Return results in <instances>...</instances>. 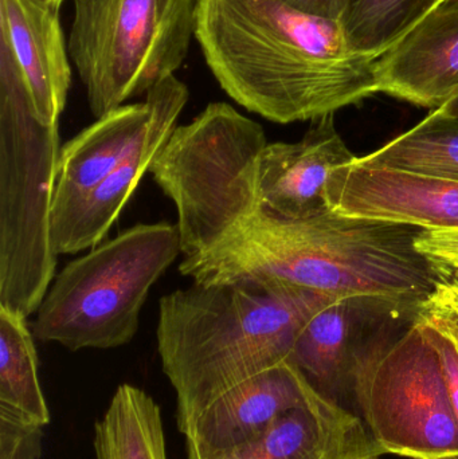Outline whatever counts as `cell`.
<instances>
[{
  "label": "cell",
  "instance_id": "1",
  "mask_svg": "<svg viewBox=\"0 0 458 459\" xmlns=\"http://www.w3.org/2000/svg\"><path fill=\"white\" fill-rule=\"evenodd\" d=\"M421 231L331 210L289 221L258 209L210 250L185 256L179 272L203 285L279 283L367 299L416 317L446 282L416 247Z\"/></svg>",
  "mask_w": 458,
  "mask_h": 459
},
{
  "label": "cell",
  "instance_id": "2",
  "mask_svg": "<svg viewBox=\"0 0 458 459\" xmlns=\"http://www.w3.org/2000/svg\"><path fill=\"white\" fill-rule=\"evenodd\" d=\"M195 39L222 91L277 124L314 121L378 93L376 59L338 22L281 0H198Z\"/></svg>",
  "mask_w": 458,
  "mask_h": 459
},
{
  "label": "cell",
  "instance_id": "3",
  "mask_svg": "<svg viewBox=\"0 0 458 459\" xmlns=\"http://www.w3.org/2000/svg\"><path fill=\"white\" fill-rule=\"evenodd\" d=\"M336 299L279 283L198 282L161 297L156 340L180 433L226 391L290 360L301 328Z\"/></svg>",
  "mask_w": 458,
  "mask_h": 459
},
{
  "label": "cell",
  "instance_id": "4",
  "mask_svg": "<svg viewBox=\"0 0 458 459\" xmlns=\"http://www.w3.org/2000/svg\"><path fill=\"white\" fill-rule=\"evenodd\" d=\"M58 124L32 109L21 72L0 42V307L37 313L56 278L53 206Z\"/></svg>",
  "mask_w": 458,
  "mask_h": 459
},
{
  "label": "cell",
  "instance_id": "5",
  "mask_svg": "<svg viewBox=\"0 0 458 459\" xmlns=\"http://www.w3.org/2000/svg\"><path fill=\"white\" fill-rule=\"evenodd\" d=\"M179 254V230L169 222L139 223L104 240L56 275L32 334L73 352L128 344L151 289Z\"/></svg>",
  "mask_w": 458,
  "mask_h": 459
},
{
  "label": "cell",
  "instance_id": "6",
  "mask_svg": "<svg viewBox=\"0 0 458 459\" xmlns=\"http://www.w3.org/2000/svg\"><path fill=\"white\" fill-rule=\"evenodd\" d=\"M266 145L263 126L226 102L174 129L150 174L177 207L183 255L210 250L260 209L255 178Z\"/></svg>",
  "mask_w": 458,
  "mask_h": 459
},
{
  "label": "cell",
  "instance_id": "7",
  "mask_svg": "<svg viewBox=\"0 0 458 459\" xmlns=\"http://www.w3.org/2000/svg\"><path fill=\"white\" fill-rule=\"evenodd\" d=\"M198 0H73L67 48L96 118L182 67Z\"/></svg>",
  "mask_w": 458,
  "mask_h": 459
},
{
  "label": "cell",
  "instance_id": "8",
  "mask_svg": "<svg viewBox=\"0 0 458 459\" xmlns=\"http://www.w3.org/2000/svg\"><path fill=\"white\" fill-rule=\"evenodd\" d=\"M355 404L384 455L458 457V418L440 359L416 318L366 356Z\"/></svg>",
  "mask_w": 458,
  "mask_h": 459
},
{
  "label": "cell",
  "instance_id": "9",
  "mask_svg": "<svg viewBox=\"0 0 458 459\" xmlns=\"http://www.w3.org/2000/svg\"><path fill=\"white\" fill-rule=\"evenodd\" d=\"M152 105L150 123L124 160L82 198L53 212V242L58 254H75L104 242L136 191L150 172L190 99L185 82L171 75L145 94Z\"/></svg>",
  "mask_w": 458,
  "mask_h": 459
},
{
  "label": "cell",
  "instance_id": "10",
  "mask_svg": "<svg viewBox=\"0 0 458 459\" xmlns=\"http://www.w3.org/2000/svg\"><path fill=\"white\" fill-rule=\"evenodd\" d=\"M325 198L343 217L458 230V180L371 166L358 156L331 172Z\"/></svg>",
  "mask_w": 458,
  "mask_h": 459
},
{
  "label": "cell",
  "instance_id": "11",
  "mask_svg": "<svg viewBox=\"0 0 458 459\" xmlns=\"http://www.w3.org/2000/svg\"><path fill=\"white\" fill-rule=\"evenodd\" d=\"M317 395L292 361L272 367L226 391L196 415L182 431L187 459H225Z\"/></svg>",
  "mask_w": 458,
  "mask_h": 459
},
{
  "label": "cell",
  "instance_id": "12",
  "mask_svg": "<svg viewBox=\"0 0 458 459\" xmlns=\"http://www.w3.org/2000/svg\"><path fill=\"white\" fill-rule=\"evenodd\" d=\"M355 158L339 134L333 115L312 121L300 142L268 143L257 161L258 207L289 221L330 212L325 188L331 172Z\"/></svg>",
  "mask_w": 458,
  "mask_h": 459
},
{
  "label": "cell",
  "instance_id": "13",
  "mask_svg": "<svg viewBox=\"0 0 458 459\" xmlns=\"http://www.w3.org/2000/svg\"><path fill=\"white\" fill-rule=\"evenodd\" d=\"M378 93L429 109L458 94V0H444L376 59Z\"/></svg>",
  "mask_w": 458,
  "mask_h": 459
},
{
  "label": "cell",
  "instance_id": "14",
  "mask_svg": "<svg viewBox=\"0 0 458 459\" xmlns=\"http://www.w3.org/2000/svg\"><path fill=\"white\" fill-rule=\"evenodd\" d=\"M59 8L45 0H0V42L10 50L35 116L45 126L58 124L72 85Z\"/></svg>",
  "mask_w": 458,
  "mask_h": 459
},
{
  "label": "cell",
  "instance_id": "15",
  "mask_svg": "<svg viewBox=\"0 0 458 459\" xmlns=\"http://www.w3.org/2000/svg\"><path fill=\"white\" fill-rule=\"evenodd\" d=\"M376 310L394 312L367 299L341 297L315 313L296 339L290 361L316 393L339 406L355 403L360 364L382 326L367 332L363 320Z\"/></svg>",
  "mask_w": 458,
  "mask_h": 459
},
{
  "label": "cell",
  "instance_id": "16",
  "mask_svg": "<svg viewBox=\"0 0 458 459\" xmlns=\"http://www.w3.org/2000/svg\"><path fill=\"white\" fill-rule=\"evenodd\" d=\"M381 455L359 415L317 395L225 459H373Z\"/></svg>",
  "mask_w": 458,
  "mask_h": 459
},
{
  "label": "cell",
  "instance_id": "17",
  "mask_svg": "<svg viewBox=\"0 0 458 459\" xmlns=\"http://www.w3.org/2000/svg\"><path fill=\"white\" fill-rule=\"evenodd\" d=\"M152 116L144 101L125 104L65 143L59 151L53 212L82 198L97 187L128 155Z\"/></svg>",
  "mask_w": 458,
  "mask_h": 459
},
{
  "label": "cell",
  "instance_id": "18",
  "mask_svg": "<svg viewBox=\"0 0 458 459\" xmlns=\"http://www.w3.org/2000/svg\"><path fill=\"white\" fill-rule=\"evenodd\" d=\"M97 459H167L160 407L142 388L123 385L94 428Z\"/></svg>",
  "mask_w": 458,
  "mask_h": 459
},
{
  "label": "cell",
  "instance_id": "19",
  "mask_svg": "<svg viewBox=\"0 0 458 459\" xmlns=\"http://www.w3.org/2000/svg\"><path fill=\"white\" fill-rule=\"evenodd\" d=\"M359 159L371 166L458 180V118L435 110L419 126Z\"/></svg>",
  "mask_w": 458,
  "mask_h": 459
},
{
  "label": "cell",
  "instance_id": "20",
  "mask_svg": "<svg viewBox=\"0 0 458 459\" xmlns=\"http://www.w3.org/2000/svg\"><path fill=\"white\" fill-rule=\"evenodd\" d=\"M34 339L23 316L0 307V406L46 426L50 411L38 377Z\"/></svg>",
  "mask_w": 458,
  "mask_h": 459
},
{
  "label": "cell",
  "instance_id": "21",
  "mask_svg": "<svg viewBox=\"0 0 458 459\" xmlns=\"http://www.w3.org/2000/svg\"><path fill=\"white\" fill-rule=\"evenodd\" d=\"M443 0H343L338 23L355 53L379 58Z\"/></svg>",
  "mask_w": 458,
  "mask_h": 459
},
{
  "label": "cell",
  "instance_id": "22",
  "mask_svg": "<svg viewBox=\"0 0 458 459\" xmlns=\"http://www.w3.org/2000/svg\"><path fill=\"white\" fill-rule=\"evenodd\" d=\"M440 359L446 387L458 418V304L440 286L416 315Z\"/></svg>",
  "mask_w": 458,
  "mask_h": 459
},
{
  "label": "cell",
  "instance_id": "23",
  "mask_svg": "<svg viewBox=\"0 0 458 459\" xmlns=\"http://www.w3.org/2000/svg\"><path fill=\"white\" fill-rule=\"evenodd\" d=\"M45 425L0 406V459H39Z\"/></svg>",
  "mask_w": 458,
  "mask_h": 459
},
{
  "label": "cell",
  "instance_id": "24",
  "mask_svg": "<svg viewBox=\"0 0 458 459\" xmlns=\"http://www.w3.org/2000/svg\"><path fill=\"white\" fill-rule=\"evenodd\" d=\"M416 247L433 262L446 281L458 280V230H422Z\"/></svg>",
  "mask_w": 458,
  "mask_h": 459
},
{
  "label": "cell",
  "instance_id": "25",
  "mask_svg": "<svg viewBox=\"0 0 458 459\" xmlns=\"http://www.w3.org/2000/svg\"><path fill=\"white\" fill-rule=\"evenodd\" d=\"M290 7L309 13L338 22L343 10V0H281Z\"/></svg>",
  "mask_w": 458,
  "mask_h": 459
},
{
  "label": "cell",
  "instance_id": "26",
  "mask_svg": "<svg viewBox=\"0 0 458 459\" xmlns=\"http://www.w3.org/2000/svg\"><path fill=\"white\" fill-rule=\"evenodd\" d=\"M440 110L441 112L445 113V115L458 118V94H456L451 101L446 102L443 108H440Z\"/></svg>",
  "mask_w": 458,
  "mask_h": 459
},
{
  "label": "cell",
  "instance_id": "27",
  "mask_svg": "<svg viewBox=\"0 0 458 459\" xmlns=\"http://www.w3.org/2000/svg\"><path fill=\"white\" fill-rule=\"evenodd\" d=\"M45 2L54 3V4L62 5V3H64L65 0H45Z\"/></svg>",
  "mask_w": 458,
  "mask_h": 459
},
{
  "label": "cell",
  "instance_id": "28",
  "mask_svg": "<svg viewBox=\"0 0 458 459\" xmlns=\"http://www.w3.org/2000/svg\"><path fill=\"white\" fill-rule=\"evenodd\" d=\"M451 459H457V458H451Z\"/></svg>",
  "mask_w": 458,
  "mask_h": 459
},
{
  "label": "cell",
  "instance_id": "29",
  "mask_svg": "<svg viewBox=\"0 0 458 459\" xmlns=\"http://www.w3.org/2000/svg\"><path fill=\"white\" fill-rule=\"evenodd\" d=\"M373 459H376V458H373Z\"/></svg>",
  "mask_w": 458,
  "mask_h": 459
},
{
  "label": "cell",
  "instance_id": "30",
  "mask_svg": "<svg viewBox=\"0 0 458 459\" xmlns=\"http://www.w3.org/2000/svg\"><path fill=\"white\" fill-rule=\"evenodd\" d=\"M458 459V457H456Z\"/></svg>",
  "mask_w": 458,
  "mask_h": 459
},
{
  "label": "cell",
  "instance_id": "31",
  "mask_svg": "<svg viewBox=\"0 0 458 459\" xmlns=\"http://www.w3.org/2000/svg\"><path fill=\"white\" fill-rule=\"evenodd\" d=\"M443 2H444V0H443Z\"/></svg>",
  "mask_w": 458,
  "mask_h": 459
}]
</instances>
